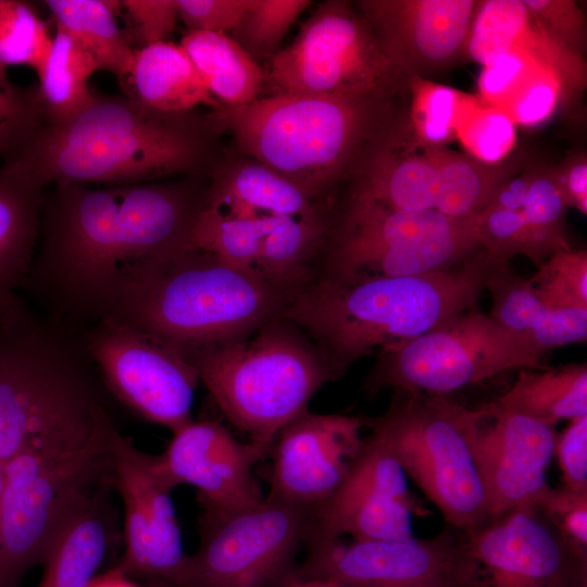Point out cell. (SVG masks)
<instances>
[{
	"mask_svg": "<svg viewBox=\"0 0 587 587\" xmlns=\"http://www.w3.org/2000/svg\"><path fill=\"white\" fill-rule=\"evenodd\" d=\"M264 86L287 93L380 98L402 83L371 25L349 2L327 1L267 62Z\"/></svg>",
	"mask_w": 587,
	"mask_h": 587,
	"instance_id": "12",
	"label": "cell"
},
{
	"mask_svg": "<svg viewBox=\"0 0 587 587\" xmlns=\"http://www.w3.org/2000/svg\"><path fill=\"white\" fill-rule=\"evenodd\" d=\"M2 483H3V463L0 461V511H1Z\"/></svg>",
	"mask_w": 587,
	"mask_h": 587,
	"instance_id": "55",
	"label": "cell"
},
{
	"mask_svg": "<svg viewBox=\"0 0 587 587\" xmlns=\"http://www.w3.org/2000/svg\"><path fill=\"white\" fill-rule=\"evenodd\" d=\"M457 535L445 524L429 538L311 542L291 577L334 587H451Z\"/></svg>",
	"mask_w": 587,
	"mask_h": 587,
	"instance_id": "17",
	"label": "cell"
},
{
	"mask_svg": "<svg viewBox=\"0 0 587 587\" xmlns=\"http://www.w3.org/2000/svg\"><path fill=\"white\" fill-rule=\"evenodd\" d=\"M320 216H271L263 235L257 274L265 282L297 292L311 278V262L324 238Z\"/></svg>",
	"mask_w": 587,
	"mask_h": 587,
	"instance_id": "34",
	"label": "cell"
},
{
	"mask_svg": "<svg viewBox=\"0 0 587 587\" xmlns=\"http://www.w3.org/2000/svg\"><path fill=\"white\" fill-rule=\"evenodd\" d=\"M441 147L423 145L404 126L367 160L353 195L395 210L435 211Z\"/></svg>",
	"mask_w": 587,
	"mask_h": 587,
	"instance_id": "24",
	"label": "cell"
},
{
	"mask_svg": "<svg viewBox=\"0 0 587 587\" xmlns=\"http://www.w3.org/2000/svg\"><path fill=\"white\" fill-rule=\"evenodd\" d=\"M451 587H587V550L535 504L458 528Z\"/></svg>",
	"mask_w": 587,
	"mask_h": 587,
	"instance_id": "13",
	"label": "cell"
},
{
	"mask_svg": "<svg viewBox=\"0 0 587 587\" xmlns=\"http://www.w3.org/2000/svg\"><path fill=\"white\" fill-rule=\"evenodd\" d=\"M560 105V89L552 76L537 67L500 109L514 124L533 127L547 121Z\"/></svg>",
	"mask_w": 587,
	"mask_h": 587,
	"instance_id": "45",
	"label": "cell"
},
{
	"mask_svg": "<svg viewBox=\"0 0 587 587\" xmlns=\"http://www.w3.org/2000/svg\"><path fill=\"white\" fill-rule=\"evenodd\" d=\"M560 187L569 208L587 213V159L586 153L570 155L560 166L554 167Z\"/></svg>",
	"mask_w": 587,
	"mask_h": 587,
	"instance_id": "52",
	"label": "cell"
},
{
	"mask_svg": "<svg viewBox=\"0 0 587 587\" xmlns=\"http://www.w3.org/2000/svg\"><path fill=\"white\" fill-rule=\"evenodd\" d=\"M554 454L558 455L563 486L572 490H587V415L570 421L557 435Z\"/></svg>",
	"mask_w": 587,
	"mask_h": 587,
	"instance_id": "51",
	"label": "cell"
},
{
	"mask_svg": "<svg viewBox=\"0 0 587 587\" xmlns=\"http://www.w3.org/2000/svg\"><path fill=\"white\" fill-rule=\"evenodd\" d=\"M528 161L522 151L497 163L439 150L435 211L450 217L475 216L486 210L498 189Z\"/></svg>",
	"mask_w": 587,
	"mask_h": 587,
	"instance_id": "31",
	"label": "cell"
},
{
	"mask_svg": "<svg viewBox=\"0 0 587 587\" xmlns=\"http://www.w3.org/2000/svg\"><path fill=\"white\" fill-rule=\"evenodd\" d=\"M45 189L9 165L0 166V311L18 299L39 240Z\"/></svg>",
	"mask_w": 587,
	"mask_h": 587,
	"instance_id": "27",
	"label": "cell"
},
{
	"mask_svg": "<svg viewBox=\"0 0 587 587\" xmlns=\"http://www.w3.org/2000/svg\"><path fill=\"white\" fill-rule=\"evenodd\" d=\"M508 52L524 55L552 76L560 89L561 109L575 116L587 86L585 58L546 30L522 0L478 1L467 57L485 66Z\"/></svg>",
	"mask_w": 587,
	"mask_h": 587,
	"instance_id": "22",
	"label": "cell"
},
{
	"mask_svg": "<svg viewBox=\"0 0 587 587\" xmlns=\"http://www.w3.org/2000/svg\"><path fill=\"white\" fill-rule=\"evenodd\" d=\"M98 70L91 54L57 28L50 54L38 75L45 124L65 123L93 101L96 93L89 89L88 82Z\"/></svg>",
	"mask_w": 587,
	"mask_h": 587,
	"instance_id": "35",
	"label": "cell"
},
{
	"mask_svg": "<svg viewBox=\"0 0 587 587\" xmlns=\"http://www.w3.org/2000/svg\"><path fill=\"white\" fill-rule=\"evenodd\" d=\"M311 530V510L266 496L199 519L200 541L173 587H280Z\"/></svg>",
	"mask_w": 587,
	"mask_h": 587,
	"instance_id": "11",
	"label": "cell"
},
{
	"mask_svg": "<svg viewBox=\"0 0 587 587\" xmlns=\"http://www.w3.org/2000/svg\"><path fill=\"white\" fill-rule=\"evenodd\" d=\"M379 98L287 93L220 107L215 126L311 199L340 177L366 138Z\"/></svg>",
	"mask_w": 587,
	"mask_h": 587,
	"instance_id": "8",
	"label": "cell"
},
{
	"mask_svg": "<svg viewBox=\"0 0 587 587\" xmlns=\"http://www.w3.org/2000/svg\"><path fill=\"white\" fill-rule=\"evenodd\" d=\"M459 218L437 211L395 210L353 195L325 274L339 273L377 252L408 246L425 235L450 227Z\"/></svg>",
	"mask_w": 587,
	"mask_h": 587,
	"instance_id": "26",
	"label": "cell"
},
{
	"mask_svg": "<svg viewBox=\"0 0 587 587\" xmlns=\"http://www.w3.org/2000/svg\"><path fill=\"white\" fill-rule=\"evenodd\" d=\"M537 67L517 52L499 55L480 72L479 95L485 103L501 109Z\"/></svg>",
	"mask_w": 587,
	"mask_h": 587,
	"instance_id": "48",
	"label": "cell"
},
{
	"mask_svg": "<svg viewBox=\"0 0 587 587\" xmlns=\"http://www.w3.org/2000/svg\"><path fill=\"white\" fill-rule=\"evenodd\" d=\"M492 263L480 248L458 265L422 275H322L301 287L280 316L308 336L336 380L374 349L477 310Z\"/></svg>",
	"mask_w": 587,
	"mask_h": 587,
	"instance_id": "2",
	"label": "cell"
},
{
	"mask_svg": "<svg viewBox=\"0 0 587 587\" xmlns=\"http://www.w3.org/2000/svg\"><path fill=\"white\" fill-rule=\"evenodd\" d=\"M557 426L562 420L587 415V365L523 369L512 387L495 400Z\"/></svg>",
	"mask_w": 587,
	"mask_h": 587,
	"instance_id": "33",
	"label": "cell"
},
{
	"mask_svg": "<svg viewBox=\"0 0 587 587\" xmlns=\"http://www.w3.org/2000/svg\"><path fill=\"white\" fill-rule=\"evenodd\" d=\"M88 587H150L149 585H140L135 579L129 578L114 567H111L101 575H97Z\"/></svg>",
	"mask_w": 587,
	"mask_h": 587,
	"instance_id": "53",
	"label": "cell"
},
{
	"mask_svg": "<svg viewBox=\"0 0 587 587\" xmlns=\"http://www.w3.org/2000/svg\"><path fill=\"white\" fill-rule=\"evenodd\" d=\"M180 46L210 93L225 107L258 99L264 87V71L227 34L188 32Z\"/></svg>",
	"mask_w": 587,
	"mask_h": 587,
	"instance_id": "30",
	"label": "cell"
},
{
	"mask_svg": "<svg viewBox=\"0 0 587 587\" xmlns=\"http://www.w3.org/2000/svg\"><path fill=\"white\" fill-rule=\"evenodd\" d=\"M43 124L38 89L13 84L0 63V166L15 159Z\"/></svg>",
	"mask_w": 587,
	"mask_h": 587,
	"instance_id": "42",
	"label": "cell"
},
{
	"mask_svg": "<svg viewBox=\"0 0 587 587\" xmlns=\"http://www.w3.org/2000/svg\"><path fill=\"white\" fill-rule=\"evenodd\" d=\"M267 453L257 444L239 441L220 422L205 419L191 420L175 430L158 455L175 487L193 486L202 511L220 512L264 498L253 469Z\"/></svg>",
	"mask_w": 587,
	"mask_h": 587,
	"instance_id": "20",
	"label": "cell"
},
{
	"mask_svg": "<svg viewBox=\"0 0 587 587\" xmlns=\"http://www.w3.org/2000/svg\"><path fill=\"white\" fill-rule=\"evenodd\" d=\"M130 98L158 112L184 114L200 104L220 108L184 48L168 41L135 49Z\"/></svg>",
	"mask_w": 587,
	"mask_h": 587,
	"instance_id": "29",
	"label": "cell"
},
{
	"mask_svg": "<svg viewBox=\"0 0 587 587\" xmlns=\"http://www.w3.org/2000/svg\"><path fill=\"white\" fill-rule=\"evenodd\" d=\"M482 408L478 451L491 515L537 503L551 487L547 470L554 455L555 425L496 401Z\"/></svg>",
	"mask_w": 587,
	"mask_h": 587,
	"instance_id": "21",
	"label": "cell"
},
{
	"mask_svg": "<svg viewBox=\"0 0 587 587\" xmlns=\"http://www.w3.org/2000/svg\"><path fill=\"white\" fill-rule=\"evenodd\" d=\"M529 13L573 52L585 58L587 49L586 17L574 0H522Z\"/></svg>",
	"mask_w": 587,
	"mask_h": 587,
	"instance_id": "46",
	"label": "cell"
},
{
	"mask_svg": "<svg viewBox=\"0 0 587 587\" xmlns=\"http://www.w3.org/2000/svg\"><path fill=\"white\" fill-rule=\"evenodd\" d=\"M112 485L123 507L124 551L114 567L129 578L175 586L185 552L171 492L158 454L137 449L118 429L112 441Z\"/></svg>",
	"mask_w": 587,
	"mask_h": 587,
	"instance_id": "15",
	"label": "cell"
},
{
	"mask_svg": "<svg viewBox=\"0 0 587 587\" xmlns=\"http://www.w3.org/2000/svg\"><path fill=\"white\" fill-rule=\"evenodd\" d=\"M548 259L561 250H571L565 237L569 204L554 167L537 161L527 165V187L520 208Z\"/></svg>",
	"mask_w": 587,
	"mask_h": 587,
	"instance_id": "37",
	"label": "cell"
},
{
	"mask_svg": "<svg viewBox=\"0 0 587 587\" xmlns=\"http://www.w3.org/2000/svg\"><path fill=\"white\" fill-rule=\"evenodd\" d=\"M309 0H249L232 39L255 62L270 60Z\"/></svg>",
	"mask_w": 587,
	"mask_h": 587,
	"instance_id": "40",
	"label": "cell"
},
{
	"mask_svg": "<svg viewBox=\"0 0 587 587\" xmlns=\"http://www.w3.org/2000/svg\"><path fill=\"white\" fill-rule=\"evenodd\" d=\"M54 184L27 278L71 313L107 316L147 266L192 248L199 204L186 188L140 183Z\"/></svg>",
	"mask_w": 587,
	"mask_h": 587,
	"instance_id": "1",
	"label": "cell"
},
{
	"mask_svg": "<svg viewBox=\"0 0 587 587\" xmlns=\"http://www.w3.org/2000/svg\"><path fill=\"white\" fill-rule=\"evenodd\" d=\"M485 289L491 297L488 315L539 351L586 341L587 310L549 308L510 263L494 260Z\"/></svg>",
	"mask_w": 587,
	"mask_h": 587,
	"instance_id": "25",
	"label": "cell"
},
{
	"mask_svg": "<svg viewBox=\"0 0 587 587\" xmlns=\"http://www.w3.org/2000/svg\"><path fill=\"white\" fill-rule=\"evenodd\" d=\"M544 352L477 310L378 350L364 388L446 396L511 370L546 369Z\"/></svg>",
	"mask_w": 587,
	"mask_h": 587,
	"instance_id": "10",
	"label": "cell"
},
{
	"mask_svg": "<svg viewBox=\"0 0 587 587\" xmlns=\"http://www.w3.org/2000/svg\"><path fill=\"white\" fill-rule=\"evenodd\" d=\"M52 48L45 21L27 3L0 0V63L27 65L39 75Z\"/></svg>",
	"mask_w": 587,
	"mask_h": 587,
	"instance_id": "38",
	"label": "cell"
},
{
	"mask_svg": "<svg viewBox=\"0 0 587 587\" xmlns=\"http://www.w3.org/2000/svg\"><path fill=\"white\" fill-rule=\"evenodd\" d=\"M57 28L66 33L105 70L127 80L135 48L115 20L118 1L46 0Z\"/></svg>",
	"mask_w": 587,
	"mask_h": 587,
	"instance_id": "32",
	"label": "cell"
},
{
	"mask_svg": "<svg viewBox=\"0 0 587 587\" xmlns=\"http://www.w3.org/2000/svg\"><path fill=\"white\" fill-rule=\"evenodd\" d=\"M536 504L564 538L587 550V490L550 487Z\"/></svg>",
	"mask_w": 587,
	"mask_h": 587,
	"instance_id": "47",
	"label": "cell"
},
{
	"mask_svg": "<svg viewBox=\"0 0 587 587\" xmlns=\"http://www.w3.org/2000/svg\"><path fill=\"white\" fill-rule=\"evenodd\" d=\"M295 294L192 247L142 270L107 316L183 354L253 333L280 316Z\"/></svg>",
	"mask_w": 587,
	"mask_h": 587,
	"instance_id": "4",
	"label": "cell"
},
{
	"mask_svg": "<svg viewBox=\"0 0 587 587\" xmlns=\"http://www.w3.org/2000/svg\"><path fill=\"white\" fill-rule=\"evenodd\" d=\"M411 104L409 126L415 139L426 146H442L454 133L463 93L428 79L409 80Z\"/></svg>",
	"mask_w": 587,
	"mask_h": 587,
	"instance_id": "41",
	"label": "cell"
},
{
	"mask_svg": "<svg viewBox=\"0 0 587 587\" xmlns=\"http://www.w3.org/2000/svg\"><path fill=\"white\" fill-rule=\"evenodd\" d=\"M183 114L128 97H102L72 120L43 124L11 162L41 189L54 184L128 185L192 170L202 153Z\"/></svg>",
	"mask_w": 587,
	"mask_h": 587,
	"instance_id": "3",
	"label": "cell"
},
{
	"mask_svg": "<svg viewBox=\"0 0 587 587\" xmlns=\"http://www.w3.org/2000/svg\"><path fill=\"white\" fill-rule=\"evenodd\" d=\"M454 133L470 157L486 163L502 161L515 143L514 123L507 113L465 96L459 105Z\"/></svg>",
	"mask_w": 587,
	"mask_h": 587,
	"instance_id": "39",
	"label": "cell"
},
{
	"mask_svg": "<svg viewBox=\"0 0 587 587\" xmlns=\"http://www.w3.org/2000/svg\"><path fill=\"white\" fill-rule=\"evenodd\" d=\"M183 355L225 417L268 452L279 430L334 380L307 335L282 316Z\"/></svg>",
	"mask_w": 587,
	"mask_h": 587,
	"instance_id": "6",
	"label": "cell"
},
{
	"mask_svg": "<svg viewBox=\"0 0 587 587\" xmlns=\"http://www.w3.org/2000/svg\"><path fill=\"white\" fill-rule=\"evenodd\" d=\"M405 477L391 449L371 430L341 483L311 511L305 545L345 536L352 540L413 537L415 502Z\"/></svg>",
	"mask_w": 587,
	"mask_h": 587,
	"instance_id": "16",
	"label": "cell"
},
{
	"mask_svg": "<svg viewBox=\"0 0 587 587\" xmlns=\"http://www.w3.org/2000/svg\"><path fill=\"white\" fill-rule=\"evenodd\" d=\"M178 17L189 32L225 34L240 23L249 0H176Z\"/></svg>",
	"mask_w": 587,
	"mask_h": 587,
	"instance_id": "50",
	"label": "cell"
},
{
	"mask_svg": "<svg viewBox=\"0 0 587 587\" xmlns=\"http://www.w3.org/2000/svg\"><path fill=\"white\" fill-rule=\"evenodd\" d=\"M112 479L65 526L45 559L37 587H88L101 564L123 541Z\"/></svg>",
	"mask_w": 587,
	"mask_h": 587,
	"instance_id": "23",
	"label": "cell"
},
{
	"mask_svg": "<svg viewBox=\"0 0 587 587\" xmlns=\"http://www.w3.org/2000/svg\"><path fill=\"white\" fill-rule=\"evenodd\" d=\"M537 297L555 310H587V251L561 250L528 279Z\"/></svg>",
	"mask_w": 587,
	"mask_h": 587,
	"instance_id": "43",
	"label": "cell"
},
{
	"mask_svg": "<svg viewBox=\"0 0 587 587\" xmlns=\"http://www.w3.org/2000/svg\"><path fill=\"white\" fill-rule=\"evenodd\" d=\"M270 217H230L204 204L192 228V246L258 276L260 246Z\"/></svg>",
	"mask_w": 587,
	"mask_h": 587,
	"instance_id": "36",
	"label": "cell"
},
{
	"mask_svg": "<svg viewBox=\"0 0 587 587\" xmlns=\"http://www.w3.org/2000/svg\"><path fill=\"white\" fill-rule=\"evenodd\" d=\"M152 587H172V586L163 582H158V583H154Z\"/></svg>",
	"mask_w": 587,
	"mask_h": 587,
	"instance_id": "56",
	"label": "cell"
},
{
	"mask_svg": "<svg viewBox=\"0 0 587 587\" xmlns=\"http://www.w3.org/2000/svg\"><path fill=\"white\" fill-rule=\"evenodd\" d=\"M366 417L303 411L270 449L267 496L313 510L338 487L359 454Z\"/></svg>",
	"mask_w": 587,
	"mask_h": 587,
	"instance_id": "18",
	"label": "cell"
},
{
	"mask_svg": "<svg viewBox=\"0 0 587 587\" xmlns=\"http://www.w3.org/2000/svg\"><path fill=\"white\" fill-rule=\"evenodd\" d=\"M482 414V407L469 409L446 396L394 390L386 411L366 417L446 524L460 529L491 516L478 451Z\"/></svg>",
	"mask_w": 587,
	"mask_h": 587,
	"instance_id": "9",
	"label": "cell"
},
{
	"mask_svg": "<svg viewBox=\"0 0 587 587\" xmlns=\"http://www.w3.org/2000/svg\"><path fill=\"white\" fill-rule=\"evenodd\" d=\"M482 247L495 261L510 263L517 254L527 257L538 268L548 257L521 209L489 204L479 213Z\"/></svg>",
	"mask_w": 587,
	"mask_h": 587,
	"instance_id": "44",
	"label": "cell"
},
{
	"mask_svg": "<svg viewBox=\"0 0 587 587\" xmlns=\"http://www.w3.org/2000/svg\"><path fill=\"white\" fill-rule=\"evenodd\" d=\"M478 1L365 0L360 13L397 71L428 79L467 57Z\"/></svg>",
	"mask_w": 587,
	"mask_h": 587,
	"instance_id": "19",
	"label": "cell"
},
{
	"mask_svg": "<svg viewBox=\"0 0 587 587\" xmlns=\"http://www.w3.org/2000/svg\"><path fill=\"white\" fill-rule=\"evenodd\" d=\"M100 399L74 349L21 300L0 311V461L30 448L77 447Z\"/></svg>",
	"mask_w": 587,
	"mask_h": 587,
	"instance_id": "5",
	"label": "cell"
},
{
	"mask_svg": "<svg viewBox=\"0 0 587 587\" xmlns=\"http://www.w3.org/2000/svg\"><path fill=\"white\" fill-rule=\"evenodd\" d=\"M204 204L238 218L319 216L312 199L300 187L259 162L220 173Z\"/></svg>",
	"mask_w": 587,
	"mask_h": 587,
	"instance_id": "28",
	"label": "cell"
},
{
	"mask_svg": "<svg viewBox=\"0 0 587 587\" xmlns=\"http://www.w3.org/2000/svg\"><path fill=\"white\" fill-rule=\"evenodd\" d=\"M85 344L108 389L134 413L172 433L192 420L199 378L178 350L112 316L97 321Z\"/></svg>",
	"mask_w": 587,
	"mask_h": 587,
	"instance_id": "14",
	"label": "cell"
},
{
	"mask_svg": "<svg viewBox=\"0 0 587 587\" xmlns=\"http://www.w3.org/2000/svg\"><path fill=\"white\" fill-rule=\"evenodd\" d=\"M120 7L127 14L137 49L165 41L178 17L176 0H122Z\"/></svg>",
	"mask_w": 587,
	"mask_h": 587,
	"instance_id": "49",
	"label": "cell"
},
{
	"mask_svg": "<svg viewBox=\"0 0 587 587\" xmlns=\"http://www.w3.org/2000/svg\"><path fill=\"white\" fill-rule=\"evenodd\" d=\"M116 428L100 403L86 444L30 448L3 462L0 587H17L42 564L65 526L112 479Z\"/></svg>",
	"mask_w": 587,
	"mask_h": 587,
	"instance_id": "7",
	"label": "cell"
},
{
	"mask_svg": "<svg viewBox=\"0 0 587 587\" xmlns=\"http://www.w3.org/2000/svg\"><path fill=\"white\" fill-rule=\"evenodd\" d=\"M280 587H334L329 583L312 578H296L291 577Z\"/></svg>",
	"mask_w": 587,
	"mask_h": 587,
	"instance_id": "54",
	"label": "cell"
}]
</instances>
